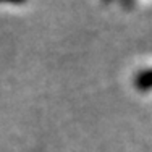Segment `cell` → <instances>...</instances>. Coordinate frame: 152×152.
Instances as JSON below:
<instances>
[{
  "label": "cell",
  "mask_w": 152,
  "mask_h": 152,
  "mask_svg": "<svg viewBox=\"0 0 152 152\" xmlns=\"http://www.w3.org/2000/svg\"><path fill=\"white\" fill-rule=\"evenodd\" d=\"M26 0H0V3H8V5H23Z\"/></svg>",
  "instance_id": "2"
},
{
  "label": "cell",
  "mask_w": 152,
  "mask_h": 152,
  "mask_svg": "<svg viewBox=\"0 0 152 152\" xmlns=\"http://www.w3.org/2000/svg\"><path fill=\"white\" fill-rule=\"evenodd\" d=\"M134 88L141 92H146L152 89V68L141 70L134 76Z\"/></svg>",
  "instance_id": "1"
}]
</instances>
